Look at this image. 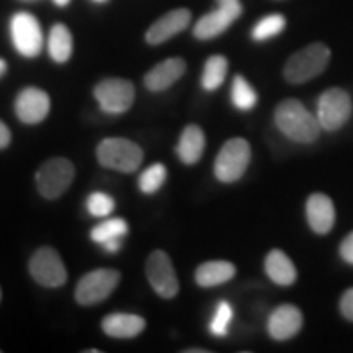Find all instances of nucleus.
I'll use <instances>...</instances> for the list:
<instances>
[{
    "label": "nucleus",
    "mask_w": 353,
    "mask_h": 353,
    "mask_svg": "<svg viewBox=\"0 0 353 353\" xmlns=\"http://www.w3.org/2000/svg\"><path fill=\"white\" fill-rule=\"evenodd\" d=\"M352 99L342 88H329L317 101V121L322 130L337 131L352 117Z\"/></svg>",
    "instance_id": "nucleus-8"
},
{
    "label": "nucleus",
    "mask_w": 353,
    "mask_h": 353,
    "mask_svg": "<svg viewBox=\"0 0 353 353\" xmlns=\"http://www.w3.org/2000/svg\"><path fill=\"white\" fill-rule=\"evenodd\" d=\"M72 51L74 41L69 28L63 23H56L50 30V37H48V52L51 59L57 64H64L70 59Z\"/></svg>",
    "instance_id": "nucleus-22"
},
{
    "label": "nucleus",
    "mask_w": 353,
    "mask_h": 353,
    "mask_svg": "<svg viewBox=\"0 0 353 353\" xmlns=\"http://www.w3.org/2000/svg\"><path fill=\"white\" fill-rule=\"evenodd\" d=\"M76 169L64 157H54L46 161L37 172V187L39 195L46 200H56L64 195L65 190L74 182Z\"/></svg>",
    "instance_id": "nucleus-5"
},
{
    "label": "nucleus",
    "mask_w": 353,
    "mask_h": 353,
    "mask_svg": "<svg viewBox=\"0 0 353 353\" xmlns=\"http://www.w3.org/2000/svg\"><path fill=\"white\" fill-rule=\"evenodd\" d=\"M231 101L232 105L241 112H249L257 105L259 97L252 85L245 81L242 76H236L232 81L231 88Z\"/></svg>",
    "instance_id": "nucleus-24"
},
{
    "label": "nucleus",
    "mask_w": 353,
    "mask_h": 353,
    "mask_svg": "<svg viewBox=\"0 0 353 353\" xmlns=\"http://www.w3.org/2000/svg\"><path fill=\"white\" fill-rule=\"evenodd\" d=\"M185 353H208V352L203 350V348H200V350H198V348H188V350H185Z\"/></svg>",
    "instance_id": "nucleus-37"
},
{
    "label": "nucleus",
    "mask_w": 353,
    "mask_h": 353,
    "mask_svg": "<svg viewBox=\"0 0 353 353\" xmlns=\"http://www.w3.org/2000/svg\"><path fill=\"white\" fill-rule=\"evenodd\" d=\"M120 272L113 268H97L81 278L76 288V301L81 306H94L105 301L120 283Z\"/></svg>",
    "instance_id": "nucleus-7"
},
{
    "label": "nucleus",
    "mask_w": 353,
    "mask_h": 353,
    "mask_svg": "<svg viewBox=\"0 0 353 353\" xmlns=\"http://www.w3.org/2000/svg\"><path fill=\"white\" fill-rule=\"evenodd\" d=\"M265 272L273 283L280 286H290L296 281L298 273L291 259L281 250H270L265 259Z\"/></svg>",
    "instance_id": "nucleus-20"
},
{
    "label": "nucleus",
    "mask_w": 353,
    "mask_h": 353,
    "mask_svg": "<svg viewBox=\"0 0 353 353\" xmlns=\"http://www.w3.org/2000/svg\"><path fill=\"white\" fill-rule=\"evenodd\" d=\"M51 110V99L38 87H26L17 95L15 113L25 125H38L46 120Z\"/></svg>",
    "instance_id": "nucleus-12"
},
{
    "label": "nucleus",
    "mask_w": 353,
    "mask_h": 353,
    "mask_svg": "<svg viewBox=\"0 0 353 353\" xmlns=\"http://www.w3.org/2000/svg\"><path fill=\"white\" fill-rule=\"evenodd\" d=\"M0 298H2V291H0Z\"/></svg>",
    "instance_id": "nucleus-39"
},
{
    "label": "nucleus",
    "mask_w": 353,
    "mask_h": 353,
    "mask_svg": "<svg viewBox=\"0 0 353 353\" xmlns=\"http://www.w3.org/2000/svg\"><path fill=\"white\" fill-rule=\"evenodd\" d=\"M286 28V19L280 13L263 17L262 20L257 21V25L252 30V39L255 41H267V39L275 38Z\"/></svg>",
    "instance_id": "nucleus-26"
},
{
    "label": "nucleus",
    "mask_w": 353,
    "mask_h": 353,
    "mask_svg": "<svg viewBox=\"0 0 353 353\" xmlns=\"http://www.w3.org/2000/svg\"><path fill=\"white\" fill-rule=\"evenodd\" d=\"M228 59L221 54H214L208 57V61L205 63L203 68V76H201V87L206 92H214L223 85V82L226 81L228 76Z\"/></svg>",
    "instance_id": "nucleus-23"
},
{
    "label": "nucleus",
    "mask_w": 353,
    "mask_h": 353,
    "mask_svg": "<svg viewBox=\"0 0 353 353\" xmlns=\"http://www.w3.org/2000/svg\"><path fill=\"white\" fill-rule=\"evenodd\" d=\"M10 38L17 52L23 57L39 56L43 46V30L38 19L28 12H19L10 19Z\"/></svg>",
    "instance_id": "nucleus-6"
},
{
    "label": "nucleus",
    "mask_w": 353,
    "mask_h": 353,
    "mask_svg": "<svg viewBox=\"0 0 353 353\" xmlns=\"http://www.w3.org/2000/svg\"><path fill=\"white\" fill-rule=\"evenodd\" d=\"M7 69H8V65H7V63H6V61H3V59H2V57H0V77H2V76H3V74H6V72H7Z\"/></svg>",
    "instance_id": "nucleus-35"
},
{
    "label": "nucleus",
    "mask_w": 353,
    "mask_h": 353,
    "mask_svg": "<svg viewBox=\"0 0 353 353\" xmlns=\"http://www.w3.org/2000/svg\"><path fill=\"white\" fill-rule=\"evenodd\" d=\"M237 19L239 17L234 12L228 10L224 7H218L216 10L206 13V15H203L196 21L195 28H193V34H195L196 39L208 41V39H213L219 37V34H223Z\"/></svg>",
    "instance_id": "nucleus-17"
},
{
    "label": "nucleus",
    "mask_w": 353,
    "mask_h": 353,
    "mask_svg": "<svg viewBox=\"0 0 353 353\" xmlns=\"http://www.w3.org/2000/svg\"><path fill=\"white\" fill-rule=\"evenodd\" d=\"M341 311L345 319L353 322V288L347 290L341 299Z\"/></svg>",
    "instance_id": "nucleus-30"
},
{
    "label": "nucleus",
    "mask_w": 353,
    "mask_h": 353,
    "mask_svg": "<svg viewBox=\"0 0 353 353\" xmlns=\"http://www.w3.org/2000/svg\"><path fill=\"white\" fill-rule=\"evenodd\" d=\"M330 61V50L324 43H312L294 52L283 69V76L290 83H304L321 76Z\"/></svg>",
    "instance_id": "nucleus-2"
},
{
    "label": "nucleus",
    "mask_w": 353,
    "mask_h": 353,
    "mask_svg": "<svg viewBox=\"0 0 353 353\" xmlns=\"http://www.w3.org/2000/svg\"><path fill=\"white\" fill-rule=\"evenodd\" d=\"M97 159L105 169L132 174L143 164L144 152L138 144L126 138H105L97 148Z\"/></svg>",
    "instance_id": "nucleus-3"
},
{
    "label": "nucleus",
    "mask_w": 353,
    "mask_h": 353,
    "mask_svg": "<svg viewBox=\"0 0 353 353\" xmlns=\"http://www.w3.org/2000/svg\"><path fill=\"white\" fill-rule=\"evenodd\" d=\"M234 275H236V265L226 260H211L196 268L195 280L203 288H213V286L226 283Z\"/></svg>",
    "instance_id": "nucleus-21"
},
{
    "label": "nucleus",
    "mask_w": 353,
    "mask_h": 353,
    "mask_svg": "<svg viewBox=\"0 0 353 353\" xmlns=\"http://www.w3.org/2000/svg\"><path fill=\"white\" fill-rule=\"evenodd\" d=\"M250 162V144L244 138H232L221 148L214 161V175L219 182H237Z\"/></svg>",
    "instance_id": "nucleus-4"
},
{
    "label": "nucleus",
    "mask_w": 353,
    "mask_h": 353,
    "mask_svg": "<svg viewBox=\"0 0 353 353\" xmlns=\"http://www.w3.org/2000/svg\"><path fill=\"white\" fill-rule=\"evenodd\" d=\"M234 316L232 306L228 301H221L218 306H216L214 316L210 322V332L214 335V337H224L229 330V324H231Z\"/></svg>",
    "instance_id": "nucleus-28"
},
{
    "label": "nucleus",
    "mask_w": 353,
    "mask_h": 353,
    "mask_svg": "<svg viewBox=\"0 0 353 353\" xmlns=\"http://www.w3.org/2000/svg\"><path fill=\"white\" fill-rule=\"evenodd\" d=\"M190 21H192V12L188 8H176V10L165 13L156 23L149 26V30L145 32V41L151 46L169 41L175 34L182 33L190 25Z\"/></svg>",
    "instance_id": "nucleus-13"
},
{
    "label": "nucleus",
    "mask_w": 353,
    "mask_h": 353,
    "mask_svg": "<svg viewBox=\"0 0 353 353\" xmlns=\"http://www.w3.org/2000/svg\"><path fill=\"white\" fill-rule=\"evenodd\" d=\"M94 2H97V3H105V2H108V0H94Z\"/></svg>",
    "instance_id": "nucleus-38"
},
{
    "label": "nucleus",
    "mask_w": 353,
    "mask_h": 353,
    "mask_svg": "<svg viewBox=\"0 0 353 353\" xmlns=\"http://www.w3.org/2000/svg\"><path fill=\"white\" fill-rule=\"evenodd\" d=\"M121 244H123V239H110V241L103 242V244H100V245H101V249L105 250V252L117 254V252H120Z\"/></svg>",
    "instance_id": "nucleus-34"
},
{
    "label": "nucleus",
    "mask_w": 353,
    "mask_h": 353,
    "mask_svg": "<svg viewBox=\"0 0 353 353\" xmlns=\"http://www.w3.org/2000/svg\"><path fill=\"white\" fill-rule=\"evenodd\" d=\"M26 2H30V0H26Z\"/></svg>",
    "instance_id": "nucleus-40"
},
{
    "label": "nucleus",
    "mask_w": 353,
    "mask_h": 353,
    "mask_svg": "<svg viewBox=\"0 0 353 353\" xmlns=\"http://www.w3.org/2000/svg\"><path fill=\"white\" fill-rule=\"evenodd\" d=\"M145 275L149 285L161 298L172 299L179 293L180 285L174 263L164 250H154L145 263Z\"/></svg>",
    "instance_id": "nucleus-10"
},
{
    "label": "nucleus",
    "mask_w": 353,
    "mask_h": 353,
    "mask_svg": "<svg viewBox=\"0 0 353 353\" xmlns=\"http://www.w3.org/2000/svg\"><path fill=\"white\" fill-rule=\"evenodd\" d=\"M306 218L309 226L316 234H327L334 228L335 208L334 203L324 193H314L307 198Z\"/></svg>",
    "instance_id": "nucleus-16"
},
{
    "label": "nucleus",
    "mask_w": 353,
    "mask_h": 353,
    "mask_svg": "<svg viewBox=\"0 0 353 353\" xmlns=\"http://www.w3.org/2000/svg\"><path fill=\"white\" fill-rule=\"evenodd\" d=\"M30 273L37 283L46 288H57L68 281V270L61 255L51 247H41L34 252L30 260Z\"/></svg>",
    "instance_id": "nucleus-11"
},
{
    "label": "nucleus",
    "mask_w": 353,
    "mask_h": 353,
    "mask_svg": "<svg viewBox=\"0 0 353 353\" xmlns=\"http://www.w3.org/2000/svg\"><path fill=\"white\" fill-rule=\"evenodd\" d=\"M341 255L345 262L353 265V232L348 234L345 239H343L341 245Z\"/></svg>",
    "instance_id": "nucleus-31"
},
{
    "label": "nucleus",
    "mask_w": 353,
    "mask_h": 353,
    "mask_svg": "<svg viewBox=\"0 0 353 353\" xmlns=\"http://www.w3.org/2000/svg\"><path fill=\"white\" fill-rule=\"evenodd\" d=\"M54 2V6L57 7H68L70 3V0H52Z\"/></svg>",
    "instance_id": "nucleus-36"
},
{
    "label": "nucleus",
    "mask_w": 353,
    "mask_h": 353,
    "mask_svg": "<svg viewBox=\"0 0 353 353\" xmlns=\"http://www.w3.org/2000/svg\"><path fill=\"white\" fill-rule=\"evenodd\" d=\"M187 70L182 57H169L149 70L144 77V85L151 92H164L174 85Z\"/></svg>",
    "instance_id": "nucleus-15"
},
{
    "label": "nucleus",
    "mask_w": 353,
    "mask_h": 353,
    "mask_svg": "<svg viewBox=\"0 0 353 353\" xmlns=\"http://www.w3.org/2000/svg\"><path fill=\"white\" fill-rule=\"evenodd\" d=\"M117 208L114 200L103 192H94L87 198V211L95 218H107Z\"/></svg>",
    "instance_id": "nucleus-29"
},
{
    "label": "nucleus",
    "mask_w": 353,
    "mask_h": 353,
    "mask_svg": "<svg viewBox=\"0 0 353 353\" xmlns=\"http://www.w3.org/2000/svg\"><path fill=\"white\" fill-rule=\"evenodd\" d=\"M101 329L108 337L113 339H132L145 329L144 317L128 312H114L101 321Z\"/></svg>",
    "instance_id": "nucleus-18"
},
{
    "label": "nucleus",
    "mask_w": 353,
    "mask_h": 353,
    "mask_svg": "<svg viewBox=\"0 0 353 353\" xmlns=\"http://www.w3.org/2000/svg\"><path fill=\"white\" fill-rule=\"evenodd\" d=\"M206 148L205 132L200 126L188 125L176 144V156L185 165H193L200 161Z\"/></svg>",
    "instance_id": "nucleus-19"
},
{
    "label": "nucleus",
    "mask_w": 353,
    "mask_h": 353,
    "mask_svg": "<svg viewBox=\"0 0 353 353\" xmlns=\"http://www.w3.org/2000/svg\"><path fill=\"white\" fill-rule=\"evenodd\" d=\"M303 327L301 311L293 304H281L268 317V334L275 341H288L294 337Z\"/></svg>",
    "instance_id": "nucleus-14"
},
{
    "label": "nucleus",
    "mask_w": 353,
    "mask_h": 353,
    "mask_svg": "<svg viewBox=\"0 0 353 353\" xmlns=\"http://www.w3.org/2000/svg\"><path fill=\"white\" fill-rule=\"evenodd\" d=\"M167 179V169L164 164L156 162L151 167H148L143 174L139 175L138 187L145 195H152V193L159 192V188L165 183Z\"/></svg>",
    "instance_id": "nucleus-27"
},
{
    "label": "nucleus",
    "mask_w": 353,
    "mask_h": 353,
    "mask_svg": "<svg viewBox=\"0 0 353 353\" xmlns=\"http://www.w3.org/2000/svg\"><path fill=\"white\" fill-rule=\"evenodd\" d=\"M12 141V132L8 130V126L0 120V149H6L8 148V144H10Z\"/></svg>",
    "instance_id": "nucleus-32"
},
{
    "label": "nucleus",
    "mask_w": 353,
    "mask_h": 353,
    "mask_svg": "<svg viewBox=\"0 0 353 353\" xmlns=\"http://www.w3.org/2000/svg\"><path fill=\"white\" fill-rule=\"evenodd\" d=\"M130 228L128 223L121 218H112L105 219L103 223L97 224V226L90 231V239L97 242V244H103L110 239H123L126 236Z\"/></svg>",
    "instance_id": "nucleus-25"
},
{
    "label": "nucleus",
    "mask_w": 353,
    "mask_h": 353,
    "mask_svg": "<svg viewBox=\"0 0 353 353\" xmlns=\"http://www.w3.org/2000/svg\"><path fill=\"white\" fill-rule=\"evenodd\" d=\"M218 3H219V7H224V8H228V10L236 13L237 17L242 15V6H241L239 0H218Z\"/></svg>",
    "instance_id": "nucleus-33"
},
{
    "label": "nucleus",
    "mask_w": 353,
    "mask_h": 353,
    "mask_svg": "<svg viewBox=\"0 0 353 353\" xmlns=\"http://www.w3.org/2000/svg\"><path fill=\"white\" fill-rule=\"evenodd\" d=\"M94 95L105 113H125L134 101V83L126 79H105L97 83Z\"/></svg>",
    "instance_id": "nucleus-9"
},
{
    "label": "nucleus",
    "mask_w": 353,
    "mask_h": 353,
    "mask_svg": "<svg viewBox=\"0 0 353 353\" xmlns=\"http://www.w3.org/2000/svg\"><path fill=\"white\" fill-rule=\"evenodd\" d=\"M275 125L286 138L299 144H311L319 138L321 125L301 101L286 99L275 110Z\"/></svg>",
    "instance_id": "nucleus-1"
}]
</instances>
